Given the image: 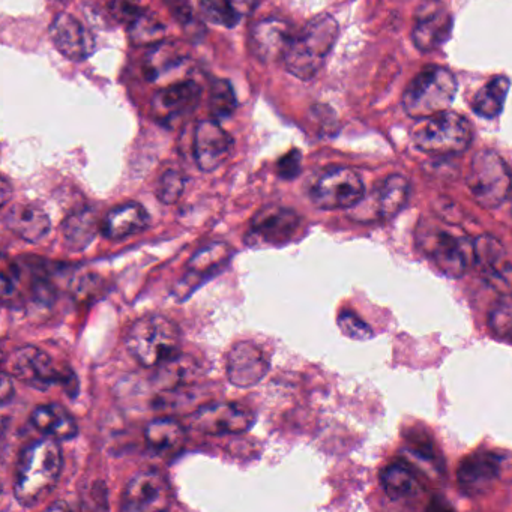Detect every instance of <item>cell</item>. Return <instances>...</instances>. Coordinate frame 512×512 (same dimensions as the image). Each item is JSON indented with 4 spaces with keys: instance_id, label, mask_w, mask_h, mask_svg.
Returning a JSON list of instances; mask_svg holds the SVG:
<instances>
[{
    "instance_id": "1",
    "label": "cell",
    "mask_w": 512,
    "mask_h": 512,
    "mask_svg": "<svg viewBox=\"0 0 512 512\" xmlns=\"http://www.w3.org/2000/svg\"><path fill=\"white\" fill-rule=\"evenodd\" d=\"M64 454L52 437L35 440L23 449L16 469L14 494L25 508H34L49 497L61 478Z\"/></svg>"
},
{
    "instance_id": "2",
    "label": "cell",
    "mask_w": 512,
    "mask_h": 512,
    "mask_svg": "<svg viewBox=\"0 0 512 512\" xmlns=\"http://www.w3.org/2000/svg\"><path fill=\"white\" fill-rule=\"evenodd\" d=\"M340 35V26L334 17L320 14L307 23L296 35H292L283 55L287 71L296 79H314L331 55Z\"/></svg>"
},
{
    "instance_id": "3",
    "label": "cell",
    "mask_w": 512,
    "mask_h": 512,
    "mask_svg": "<svg viewBox=\"0 0 512 512\" xmlns=\"http://www.w3.org/2000/svg\"><path fill=\"white\" fill-rule=\"evenodd\" d=\"M181 334L178 326L161 314L137 320L127 334V349L143 367H158L178 355Z\"/></svg>"
},
{
    "instance_id": "4",
    "label": "cell",
    "mask_w": 512,
    "mask_h": 512,
    "mask_svg": "<svg viewBox=\"0 0 512 512\" xmlns=\"http://www.w3.org/2000/svg\"><path fill=\"white\" fill-rule=\"evenodd\" d=\"M416 149L434 157L463 154L473 140L469 121L458 113L445 110L416 121L412 128Z\"/></svg>"
},
{
    "instance_id": "5",
    "label": "cell",
    "mask_w": 512,
    "mask_h": 512,
    "mask_svg": "<svg viewBox=\"0 0 512 512\" xmlns=\"http://www.w3.org/2000/svg\"><path fill=\"white\" fill-rule=\"evenodd\" d=\"M457 92V77L451 71L443 67L425 68L404 91V112L415 121L445 112L454 103Z\"/></svg>"
},
{
    "instance_id": "6",
    "label": "cell",
    "mask_w": 512,
    "mask_h": 512,
    "mask_svg": "<svg viewBox=\"0 0 512 512\" xmlns=\"http://www.w3.org/2000/svg\"><path fill=\"white\" fill-rule=\"evenodd\" d=\"M418 244L446 277H463L473 265V242L463 233L427 227L418 230Z\"/></svg>"
},
{
    "instance_id": "7",
    "label": "cell",
    "mask_w": 512,
    "mask_h": 512,
    "mask_svg": "<svg viewBox=\"0 0 512 512\" xmlns=\"http://www.w3.org/2000/svg\"><path fill=\"white\" fill-rule=\"evenodd\" d=\"M467 187L484 209H496L508 200L511 173L508 164L490 149L479 151L470 163Z\"/></svg>"
},
{
    "instance_id": "8",
    "label": "cell",
    "mask_w": 512,
    "mask_h": 512,
    "mask_svg": "<svg viewBox=\"0 0 512 512\" xmlns=\"http://www.w3.org/2000/svg\"><path fill=\"white\" fill-rule=\"evenodd\" d=\"M11 374L20 382L37 389H49L61 385L68 389L74 386L76 376L59 370L49 353L37 346L17 349L10 358Z\"/></svg>"
},
{
    "instance_id": "9",
    "label": "cell",
    "mask_w": 512,
    "mask_h": 512,
    "mask_svg": "<svg viewBox=\"0 0 512 512\" xmlns=\"http://www.w3.org/2000/svg\"><path fill=\"white\" fill-rule=\"evenodd\" d=\"M364 196L365 185L361 176L347 167H335L323 173L311 190V200L316 208L323 211L353 208L362 202Z\"/></svg>"
},
{
    "instance_id": "10",
    "label": "cell",
    "mask_w": 512,
    "mask_h": 512,
    "mask_svg": "<svg viewBox=\"0 0 512 512\" xmlns=\"http://www.w3.org/2000/svg\"><path fill=\"white\" fill-rule=\"evenodd\" d=\"M301 226V217L293 209L277 205L266 206L251 220L247 244L251 247H284L295 241Z\"/></svg>"
},
{
    "instance_id": "11",
    "label": "cell",
    "mask_w": 512,
    "mask_h": 512,
    "mask_svg": "<svg viewBox=\"0 0 512 512\" xmlns=\"http://www.w3.org/2000/svg\"><path fill=\"white\" fill-rule=\"evenodd\" d=\"M200 98H202V88L193 80L167 86L152 98V118L157 124L173 127L194 113L199 106Z\"/></svg>"
},
{
    "instance_id": "12",
    "label": "cell",
    "mask_w": 512,
    "mask_h": 512,
    "mask_svg": "<svg viewBox=\"0 0 512 512\" xmlns=\"http://www.w3.org/2000/svg\"><path fill=\"white\" fill-rule=\"evenodd\" d=\"M170 505V485L163 473L143 470L136 473L122 496L124 511H163Z\"/></svg>"
},
{
    "instance_id": "13",
    "label": "cell",
    "mask_w": 512,
    "mask_h": 512,
    "mask_svg": "<svg viewBox=\"0 0 512 512\" xmlns=\"http://www.w3.org/2000/svg\"><path fill=\"white\" fill-rule=\"evenodd\" d=\"M191 424L209 436L239 434L250 430L254 415L235 403H214L197 409L191 416Z\"/></svg>"
},
{
    "instance_id": "14",
    "label": "cell",
    "mask_w": 512,
    "mask_h": 512,
    "mask_svg": "<svg viewBox=\"0 0 512 512\" xmlns=\"http://www.w3.org/2000/svg\"><path fill=\"white\" fill-rule=\"evenodd\" d=\"M502 475V455L481 451L467 455L457 470V482L461 493L469 497L488 493Z\"/></svg>"
},
{
    "instance_id": "15",
    "label": "cell",
    "mask_w": 512,
    "mask_h": 512,
    "mask_svg": "<svg viewBox=\"0 0 512 512\" xmlns=\"http://www.w3.org/2000/svg\"><path fill=\"white\" fill-rule=\"evenodd\" d=\"M232 136L215 119L199 122L194 133V158L202 172H214L232 154Z\"/></svg>"
},
{
    "instance_id": "16",
    "label": "cell",
    "mask_w": 512,
    "mask_h": 512,
    "mask_svg": "<svg viewBox=\"0 0 512 512\" xmlns=\"http://www.w3.org/2000/svg\"><path fill=\"white\" fill-rule=\"evenodd\" d=\"M50 37L58 52L73 62L86 61L95 50L92 32L70 14H59L53 20Z\"/></svg>"
},
{
    "instance_id": "17",
    "label": "cell",
    "mask_w": 512,
    "mask_h": 512,
    "mask_svg": "<svg viewBox=\"0 0 512 512\" xmlns=\"http://www.w3.org/2000/svg\"><path fill=\"white\" fill-rule=\"evenodd\" d=\"M269 371V359L256 344L241 341L227 355V377L238 388H250L265 379Z\"/></svg>"
},
{
    "instance_id": "18",
    "label": "cell",
    "mask_w": 512,
    "mask_h": 512,
    "mask_svg": "<svg viewBox=\"0 0 512 512\" xmlns=\"http://www.w3.org/2000/svg\"><path fill=\"white\" fill-rule=\"evenodd\" d=\"M473 263L491 286L509 293L511 262L505 247L490 235L479 236L473 241Z\"/></svg>"
},
{
    "instance_id": "19",
    "label": "cell",
    "mask_w": 512,
    "mask_h": 512,
    "mask_svg": "<svg viewBox=\"0 0 512 512\" xmlns=\"http://www.w3.org/2000/svg\"><path fill=\"white\" fill-rule=\"evenodd\" d=\"M292 40V29L283 20L266 19L257 23L251 31L250 47L254 56L262 62L283 59Z\"/></svg>"
},
{
    "instance_id": "20",
    "label": "cell",
    "mask_w": 512,
    "mask_h": 512,
    "mask_svg": "<svg viewBox=\"0 0 512 512\" xmlns=\"http://www.w3.org/2000/svg\"><path fill=\"white\" fill-rule=\"evenodd\" d=\"M148 211L140 203L128 202L116 206L101 221V233L106 238L124 239L128 236L139 235L148 229Z\"/></svg>"
},
{
    "instance_id": "21",
    "label": "cell",
    "mask_w": 512,
    "mask_h": 512,
    "mask_svg": "<svg viewBox=\"0 0 512 512\" xmlns=\"http://www.w3.org/2000/svg\"><path fill=\"white\" fill-rule=\"evenodd\" d=\"M5 223L14 235L32 244L46 238L52 227L47 212L32 203H19L13 206L5 218Z\"/></svg>"
},
{
    "instance_id": "22",
    "label": "cell",
    "mask_w": 512,
    "mask_h": 512,
    "mask_svg": "<svg viewBox=\"0 0 512 512\" xmlns=\"http://www.w3.org/2000/svg\"><path fill=\"white\" fill-rule=\"evenodd\" d=\"M380 482L389 499L395 502L416 499L424 491V485L418 473L406 461H394L386 466L380 475Z\"/></svg>"
},
{
    "instance_id": "23",
    "label": "cell",
    "mask_w": 512,
    "mask_h": 512,
    "mask_svg": "<svg viewBox=\"0 0 512 512\" xmlns=\"http://www.w3.org/2000/svg\"><path fill=\"white\" fill-rule=\"evenodd\" d=\"M32 424L40 433L55 440L74 439L79 433L74 416L61 404H43L31 415Z\"/></svg>"
},
{
    "instance_id": "24",
    "label": "cell",
    "mask_w": 512,
    "mask_h": 512,
    "mask_svg": "<svg viewBox=\"0 0 512 512\" xmlns=\"http://www.w3.org/2000/svg\"><path fill=\"white\" fill-rule=\"evenodd\" d=\"M149 448L161 457L176 455L187 442V431L173 418H158L149 422L145 430Z\"/></svg>"
},
{
    "instance_id": "25",
    "label": "cell",
    "mask_w": 512,
    "mask_h": 512,
    "mask_svg": "<svg viewBox=\"0 0 512 512\" xmlns=\"http://www.w3.org/2000/svg\"><path fill=\"white\" fill-rule=\"evenodd\" d=\"M452 19L448 11H436L419 20L413 28V44L422 53L434 52L451 37Z\"/></svg>"
},
{
    "instance_id": "26",
    "label": "cell",
    "mask_w": 512,
    "mask_h": 512,
    "mask_svg": "<svg viewBox=\"0 0 512 512\" xmlns=\"http://www.w3.org/2000/svg\"><path fill=\"white\" fill-rule=\"evenodd\" d=\"M101 232V223L91 209L73 212L62 224L65 247L70 251L86 250Z\"/></svg>"
},
{
    "instance_id": "27",
    "label": "cell",
    "mask_w": 512,
    "mask_h": 512,
    "mask_svg": "<svg viewBox=\"0 0 512 512\" xmlns=\"http://www.w3.org/2000/svg\"><path fill=\"white\" fill-rule=\"evenodd\" d=\"M409 194V181L404 176H388L380 185L379 197H377V212L380 220L389 221L397 217L406 206Z\"/></svg>"
},
{
    "instance_id": "28",
    "label": "cell",
    "mask_w": 512,
    "mask_h": 512,
    "mask_svg": "<svg viewBox=\"0 0 512 512\" xmlns=\"http://www.w3.org/2000/svg\"><path fill=\"white\" fill-rule=\"evenodd\" d=\"M508 91V77H493L473 98V112L482 119H496L502 113Z\"/></svg>"
},
{
    "instance_id": "29",
    "label": "cell",
    "mask_w": 512,
    "mask_h": 512,
    "mask_svg": "<svg viewBox=\"0 0 512 512\" xmlns=\"http://www.w3.org/2000/svg\"><path fill=\"white\" fill-rule=\"evenodd\" d=\"M157 368V383L163 389H175L187 385L197 376V371H199V365L196 364V361L188 358V356L181 355V353L158 365Z\"/></svg>"
},
{
    "instance_id": "30",
    "label": "cell",
    "mask_w": 512,
    "mask_h": 512,
    "mask_svg": "<svg viewBox=\"0 0 512 512\" xmlns=\"http://www.w3.org/2000/svg\"><path fill=\"white\" fill-rule=\"evenodd\" d=\"M232 254L233 251L230 250L229 245L223 244V242L206 245L191 257L190 263H188L190 277H209L212 272L220 271L229 262Z\"/></svg>"
},
{
    "instance_id": "31",
    "label": "cell",
    "mask_w": 512,
    "mask_h": 512,
    "mask_svg": "<svg viewBox=\"0 0 512 512\" xmlns=\"http://www.w3.org/2000/svg\"><path fill=\"white\" fill-rule=\"evenodd\" d=\"M128 38L134 47H154L166 38V26L155 14L143 10L128 25Z\"/></svg>"
},
{
    "instance_id": "32",
    "label": "cell",
    "mask_w": 512,
    "mask_h": 512,
    "mask_svg": "<svg viewBox=\"0 0 512 512\" xmlns=\"http://www.w3.org/2000/svg\"><path fill=\"white\" fill-rule=\"evenodd\" d=\"M182 64H184V55L175 46L164 44L163 41L154 46L148 58L145 59V76L151 82H155Z\"/></svg>"
},
{
    "instance_id": "33",
    "label": "cell",
    "mask_w": 512,
    "mask_h": 512,
    "mask_svg": "<svg viewBox=\"0 0 512 512\" xmlns=\"http://www.w3.org/2000/svg\"><path fill=\"white\" fill-rule=\"evenodd\" d=\"M211 112L215 121L229 119L238 107L235 91L227 80H215L211 86Z\"/></svg>"
},
{
    "instance_id": "34",
    "label": "cell",
    "mask_w": 512,
    "mask_h": 512,
    "mask_svg": "<svg viewBox=\"0 0 512 512\" xmlns=\"http://www.w3.org/2000/svg\"><path fill=\"white\" fill-rule=\"evenodd\" d=\"M488 328L497 340L511 341L512 332V307L509 293H505L491 308L488 314Z\"/></svg>"
},
{
    "instance_id": "35",
    "label": "cell",
    "mask_w": 512,
    "mask_h": 512,
    "mask_svg": "<svg viewBox=\"0 0 512 512\" xmlns=\"http://www.w3.org/2000/svg\"><path fill=\"white\" fill-rule=\"evenodd\" d=\"M199 7L208 22L223 28H235L241 20L229 0H199Z\"/></svg>"
},
{
    "instance_id": "36",
    "label": "cell",
    "mask_w": 512,
    "mask_h": 512,
    "mask_svg": "<svg viewBox=\"0 0 512 512\" xmlns=\"http://www.w3.org/2000/svg\"><path fill=\"white\" fill-rule=\"evenodd\" d=\"M184 190V175L178 170H167L158 182L157 197L164 205H173L181 199Z\"/></svg>"
},
{
    "instance_id": "37",
    "label": "cell",
    "mask_w": 512,
    "mask_h": 512,
    "mask_svg": "<svg viewBox=\"0 0 512 512\" xmlns=\"http://www.w3.org/2000/svg\"><path fill=\"white\" fill-rule=\"evenodd\" d=\"M338 326H340L341 332L352 340H368L373 337V329L350 311H343L340 314Z\"/></svg>"
},
{
    "instance_id": "38",
    "label": "cell",
    "mask_w": 512,
    "mask_h": 512,
    "mask_svg": "<svg viewBox=\"0 0 512 512\" xmlns=\"http://www.w3.org/2000/svg\"><path fill=\"white\" fill-rule=\"evenodd\" d=\"M302 158L299 151L293 149L289 154L284 155L277 164V173L281 179L286 181H292V179L298 178L301 173Z\"/></svg>"
},
{
    "instance_id": "39",
    "label": "cell",
    "mask_w": 512,
    "mask_h": 512,
    "mask_svg": "<svg viewBox=\"0 0 512 512\" xmlns=\"http://www.w3.org/2000/svg\"><path fill=\"white\" fill-rule=\"evenodd\" d=\"M110 11H112V16L118 22L130 25L143 10L137 7V5L131 4L128 0H113V4L110 5Z\"/></svg>"
},
{
    "instance_id": "40",
    "label": "cell",
    "mask_w": 512,
    "mask_h": 512,
    "mask_svg": "<svg viewBox=\"0 0 512 512\" xmlns=\"http://www.w3.org/2000/svg\"><path fill=\"white\" fill-rule=\"evenodd\" d=\"M14 385L10 374L0 371V406L13 398Z\"/></svg>"
},
{
    "instance_id": "41",
    "label": "cell",
    "mask_w": 512,
    "mask_h": 512,
    "mask_svg": "<svg viewBox=\"0 0 512 512\" xmlns=\"http://www.w3.org/2000/svg\"><path fill=\"white\" fill-rule=\"evenodd\" d=\"M229 2L241 17L253 13L257 7V0H229Z\"/></svg>"
},
{
    "instance_id": "42",
    "label": "cell",
    "mask_w": 512,
    "mask_h": 512,
    "mask_svg": "<svg viewBox=\"0 0 512 512\" xmlns=\"http://www.w3.org/2000/svg\"><path fill=\"white\" fill-rule=\"evenodd\" d=\"M14 293H16V281L8 275L0 274V298H11Z\"/></svg>"
},
{
    "instance_id": "43",
    "label": "cell",
    "mask_w": 512,
    "mask_h": 512,
    "mask_svg": "<svg viewBox=\"0 0 512 512\" xmlns=\"http://www.w3.org/2000/svg\"><path fill=\"white\" fill-rule=\"evenodd\" d=\"M11 197H13V187H11L8 179L0 175V209L5 208L10 203Z\"/></svg>"
},
{
    "instance_id": "44",
    "label": "cell",
    "mask_w": 512,
    "mask_h": 512,
    "mask_svg": "<svg viewBox=\"0 0 512 512\" xmlns=\"http://www.w3.org/2000/svg\"><path fill=\"white\" fill-rule=\"evenodd\" d=\"M5 502V491H4V484L0 482V509H2V506H4Z\"/></svg>"
},
{
    "instance_id": "45",
    "label": "cell",
    "mask_w": 512,
    "mask_h": 512,
    "mask_svg": "<svg viewBox=\"0 0 512 512\" xmlns=\"http://www.w3.org/2000/svg\"><path fill=\"white\" fill-rule=\"evenodd\" d=\"M2 359H4V353H2V350H0V362H2Z\"/></svg>"
}]
</instances>
